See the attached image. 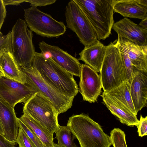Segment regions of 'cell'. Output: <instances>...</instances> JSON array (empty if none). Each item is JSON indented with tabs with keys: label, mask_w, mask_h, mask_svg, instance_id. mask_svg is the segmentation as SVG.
Instances as JSON below:
<instances>
[{
	"label": "cell",
	"mask_w": 147,
	"mask_h": 147,
	"mask_svg": "<svg viewBox=\"0 0 147 147\" xmlns=\"http://www.w3.org/2000/svg\"><path fill=\"white\" fill-rule=\"evenodd\" d=\"M31 66L35 69L43 80L61 94L75 97L78 92L73 76L54 61L45 58L41 52H36Z\"/></svg>",
	"instance_id": "6da1fadb"
},
{
	"label": "cell",
	"mask_w": 147,
	"mask_h": 147,
	"mask_svg": "<svg viewBox=\"0 0 147 147\" xmlns=\"http://www.w3.org/2000/svg\"><path fill=\"white\" fill-rule=\"evenodd\" d=\"M67 126L78 140L80 147H110V136L105 133L101 126L82 113L69 117Z\"/></svg>",
	"instance_id": "7a4b0ae2"
},
{
	"label": "cell",
	"mask_w": 147,
	"mask_h": 147,
	"mask_svg": "<svg viewBox=\"0 0 147 147\" xmlns=\"http://www.w3.org/2000/svg\"><path fill=\"white\" fill-rule=\"evenodd\" d=\"M84 13L96 34L98 40H105L111 34L114 22L115 0H74Z\"/></svg>",
	"instance_id": "3957f363"
},
{
	"label": "cell",
	"mask_w": 147,
	"mask_h": 147,
	"mask_svg": "<svg viewBox=\"0 0 147 147\" xmlns=\"http://www.w3.org/2000/svg\"><path fill=\"white\" fill-rule=\"evenodd\" d=\"M11 52L19 67L30 66L36 52L32 42V32L25 20L18 19L11 31Z\"/></svg>",
	"instance_id": "277c9868"
},
{
	"label": "cell",
	"mask_w": 147,
	"mask_h": 147,
	"mask_svg": "<svg viewBox=\"0 0 147 147\" xmlns=\"http://www.w3.org/2000/svg\"><path fill=\"white\" fill-rule=\"evenodd\" d=\"M25 78V82L49 100L59 114L63 113L72 105L75 97L65 96L46 82L38 71L31 66L20 67Z\"/></svg>",
	"instance_id": "5b68a950"
},
{
	"label": "cell",
	"mask_w": 147,
	"mask_h": 147,
	"mask_svg": "<svg viewBox=\"0 0 147 147\" xmlns=\"http://www.w3.org/2000/svg\"><path fill=\"white\" fill-rule=\"evenodd\" d=\"M104 58L100 71L103 92L110 91L126 81L119 51L113 42L106 46Z\"/></svg>",
	"instance_id": "8992f818"
},
{
	"label": "cell",
	"mask_w": 147,
	"mask_h": 147,
	"mask_svg": "<svg viewBox=\"0 0 147 147\" xmlns=\"http://www.w3.org/2000/svg\"><path fill=\"white\" fill-rule=\"evenodd\" d=\"M23 112L26 113L53 134L59 128V113L51 102L38 92L24 104Z\"/></svg>",
	"instance_id": "52a82bcc"
},
{
	"label": "cell",
	"mask_w": 147,
	"mask_h": 147,
	"mask_svg": "<svg viewBox=\"0 0 147 147\" xmlns=\"http://www.w3.org/2000/svg\"><path fill=\"white\" fill-rule=\"evenodd\" d=\"M24 11L27 26L37 34L48 38L58 37L65 32L66 27L63 22L56 20L36 7L32 6Z\"/></svg>",
	"instance_id": "ba28073f"
},
{
	"label": "cell",
	"mask_w": 147,
	"mask_h": 147,
	"mask_svg": "<svg viewBox=\"0 0 147 147\" xmlns=\"http://www.w3.org/2000/svg\"><path fill=\"white\" fill-rule=\"evenodd\" d=\"M65 16L67 27L76 34L84 47L98 41L91 24L74 0H70L66 6Z\"/></svg>",
	"instance_id": "9c48e42d"
},
{
	"label": "cell",
	"mask_w": 147,
	"mask_h": 147,
	"mask_svg": "<svg viewBox=\"0 0 147 147\" xmlns=\"http://www.w3.org/2000/svg\"><path fill=\"white\" fill-rule=\"evenodd\" d=\"M37 92L26 83H20L4 77L0 78V98L13 108L18 103L25 104Z\"/></svg>",
	"instance_id": "30bf717a"
},
{
	"label": "cell",
	"mask_w": 147,
	"mask_h": 147,
	"mask_svg": "<svg viewBox=\"0 0 147 147\" xmlns=\"http://www.w3.org/2000/svg\"><path fill=\"white\" fill-rule=\"evenodd\" d=\"M80 78V92L83 100L91 103L95 102L102 92L100 75L90 67L82 64Z\"/></svg>",
	"instance_id": "8fae6325"
},
{
	"label": "cell",
	"mask_w": 147,
	"mask_h": 147,
	"mask_svg": "<svg viewBox=\"0 0 147 147\" xmlns=\"http://www.w3.org/2000/svg\"><path fill=\"white\" fill-rule=\"evenodd\" d=\"M41 52L48 53L52 60L73 76L80 77L82 64L79 60L59 47L49 45L44 41L38 44Z\"/></svg>",
	"instance_id": "7c38bea8"
},
{
	"label": "cell",
	"mask_w": 147,
	"mask_h": 147,
	"mask_svg": "<svg viewBox=\"0 0 147 147\" xmlns=\"http://www.w3.org/2000/svg\"><path fill=\"white\" fill-rule=\"evenodd\" d=\"M112 28L118 38L127 39L139 46L147 45V30L127 18L114 23Z\"/></svg>",
	"instance_id": "4fadbf2b"
},
{
	"label": "cell",
	"mask_w": 147,
	"mask_h": 147,
	"mask_svg": "<svg viewBox=\"0 0 147 147\" xmlns=\"http://www.w3.org/2000/svg\"><path fill=\"white\" fill-rule=\"evenodd\" d=\"M132 78L128 82L130 92L136 113L147 106V72L137 69L133 66Z\"/></svg>",
	"instance_id": "5bb4252c"
},
{
	"label": "cell",
	"mask_w": 147,
	"mask_h": 147,
	"mask_svg": "<svg viewBox=\"0 0 147 147\" xmlns=\"http://www.w3.org/2000/svg\"><path fill=\"white\" fill-rule=\"evenodd\" d=\"M18 119L14 108L0 98V120L4 132L3 136L11 142H15L18 133Z\"/></svg>",
	"instance_id": "9a60e30c"
},
{
	"label": "cell",
	"mask_w": 147,
	"mask_h": 147,
	"mask_svg": "<svg viewBox=\"0 0 147 147\" xmlns=\"http://www.w3.org/2000/svg\"><path fill=\"white\" fill-rule=\"evenodd\" d=\"M113 9L125 18L142 20L147 18V0H115Z\"/></svg>",
	"instance_id": "2e32d148"
},
{
	"label": "cell",
	"mask_w": 147,
	"mask_h": 147,
	"mask_svg": "<svg viewBox=\"0 0 147 147\" xmlns=\"http://www.w3.org/2000/svg\"><path fill=\"white\" fill-rule=\"evenodd\" d=\"M101 96L106 107L121 123L130 127H137L139 120L136 115L130 111L121 102L104 92Z\"/></svg>",
	"instance_id": "e0dca14e"
},
{
	"label": "cell",
	"mask_w": 147,
	"mask_h": 147,
	"mask_svg": "<svg viewBox=\"0 0 147 147\" xmlns=\"http://www.w3.org/2000/svg\"><path fill=\"white\" fill-rule=\"evenodd\" d=\"M116 40L127 54L133 66L138 70L147 72V45L139 46L124 38H118Z\"/></svg>",
	"instance_id": "ac0fdd59"
},
{
	"label": "cell",
	"mask_w": 147,
	"mask_h": 147,
	"mask_svg": "<svg viewBox=\"0 0 147 147\" xmlns=\"http://www.w3.org/2000/svg\"><path fill=\"white\" fill-rule=\"evenodd\" d=\"M106 47L100 40L87 47L79 53V59L93 69L100 71L104 58Z\"/></svg>",
	"instance_id": "d6986e66"
},
{
	"label": "cell",
	"mask_w": 147,
	"mask_h": 147,
	"mask_svg": "<svg viewBox=\"0 0 147 147\" xmlns=\"http://www.w3.org/2000/svg\"><path fill=\"white\" fill-rule=\"evenodd\" d=\"M0 66L4 77L18 82H25L24 75L9 51L4 53L0 58Z\"/></svg>",
	"instance_id": "ffe728a7"
},
{
	"label": "cell",
	"mask_w": 147,
	"mask_h": 147,
	"mask_svg": "<svg viewBox=\"0 0 147 147\" xmlns=\"http://www.w3.org/2000/svg\"><path fill=\"white\" fill-rule=\"evenodd\" d=\"M23 114L19 119L27 127L32 130L41 141L45 147H51L54 143L53 134L27 113Z\"/></svg>",
	"instance_id": "44dd1931"
},
{
	"label": "cell",
	"mask_w": 147,
	"mask_h": 147,
	"mask_svg": "<svg viewBox=\"0 0 147 147\" xmlns=\"http://www.w3.org/2000/svg\"><path fill=\"white\" fill-rule=\"evenodd\" d=\"M104 92L115 98L130 111L136 115H137L130 94L129 84L127 81L124 82L110 91Z\"/></svg>",
	"instance_id": "7402d4cb"
},
{
	"label": "cell",
	"mask_w": 147,
	"mask_h": 147,
	"mask_svg": "<svg viewBox=\"0 0 147 147\" xmlns=\"http://www.w3.org/2000/svg\"><path fill=\"white\" fill-rule=\"evenodd\" d=\"M58 144L64 147H77L74 142L76 138L69 128L67 126H60L59 129L55 132Z\"/></svg>",
	"instance_id": "603a6c76"
},
{
	"label": "cell",
	"mask_w": 147,
	"mask_h": 147,
	"mask_svg": "<svg viewBox=\"0 0 147 147\" xmlns=\"http://www.w3.org/2000/svg\"><path fill=\"white\" fill-rule=\"evenodd\" d=\"M113 42L119 51L126 80L129 82L133 76V66L127 54L116 40Z\"/></svg>",
	"instance_id": "cb8c5ba5"
},
{
	"label": "cell",
	"mask_w": 147,
	"mask_h": 147,
	"mask_svg": "<svg viewBox=\"0 0 147 147\" xmlns=\"http://www.w3.org/2000/svg\"><path fill=\"white\" fill-rule=\"evenodd\" d=\"M15 142L18 144L19 147H36L24 130L20 127Z\"/></svg>",
	"instance_id": "d4e9b609"
},
{
	"label": "cell",
	"mask_w": 147,
	"mask_h": 147,
	"mask_svg": "<svg viewBox=\"0 0 147 147\" xmlns=\"http://www.w3.org/2000/svg\"><path fill=\"white\" fill-rule=\"evenodd\" d=\"M11 32L10 31L0 39V58L5 52L11 51ZM0 70L3 73L0 66Z\"/></svg>",
	"instance_id": "484cf974"
},
{
	"label": "cell",
	"mask_w": 147,
	"mask_h": 147,
	"mask_svg": "<svg viewBox=\"0 0 147 147\" xmlns=\"http://www.w3.org/2000/svg\"><path fill=\"white\" fill-rule=\"evenodd\" d=\"M19 127L24 130L29 138L35 144L36 147H45L44 145L34 132L30 129L27 127L19 119Z\"/></svg>",
	"instance_id": "4316f807"
},
{
	"label": "cell",
	"mask_w": 147,
	"mask_h": 147,
	"mask_svg": "<svg viewBox=\"0 0 147 147\" xmlns=\"http://www.w3.org/2000/svg\"><path fill=\"white\" fill-rule=\"evenodd\" d=\"M138 136L142 137L147 135V117H144L141 115L137 127Z\"/></svg>",
	"instance_id": "83f0119b"
},
{
	"label": "cell",
	"mask_w": 147,
	"mask_h": 147,
	"mask_svg": "<svg viewBox=\"0 0 147 147\" xmlns=\"http://www.w3.org/2000/svg\"><path fill=\"white\" fill-rule=\"evenodd\" d=\"M56 0H26V2L30 3V5L36 7L45 6L52 4L55 3Z\"/></svg>",
	"instance_id": "f1b7e54d"
},
{
	"label": "cell",
	"mask_w": 147,
	"mask_h": 147,
	"mask_svg": "<svg viewBox=\"0 0 147 147\" xmlns=\"http://www.w3.org/2000/svg\"><path fill=\"white\" fill-rule=\"evenodd\" d=\"M5 6L3 0H0V31L6 16Z\"/></svg>",
	"instance_id": "f546056e"
},
{
	"label": "cell",
	"mask_w": 147,
	"mask_h": 147,
	"mask_svg": "<svg viewBox=\"0 0 147 147\" xmlns=\"http://www.w3.org/2000/svg\"><path fill=\"white\" fill-rule=\"evenodd\" d=\"M15 142H11L0 134V147H15Z\"/></svg>",
	"instance_id": "4dcf8cb0"
},
{
	"label": "cell",
	"mask_w": 147,
	"mask_h": 147,
	"mask_svg": "<svg viewBox=\"0 0 147 147\" xmlns=\"http://www.w3.org/2000/svg\"><path fill=\"white\" fill-rule=\"evenodd\" d=\"M3 1L6 6L8 5H18L26 2V0H3Z\"/></svg>",
	"instance_id": "1f68e13d"
},
{
	"label": "cell",
	"mask_w": 147,
	"mask_h": 147,
	"mask_svg": "<svg viewBox=\"0 0 147 147\" xmlns=\"http://www.w3.org/2000/svg\"><path fill=\"white\" fill-rule=\"evenodd\" d=\"M138 25L142 28L147 30V18L142 20Z\"/></svg>",
	"instance_id": "d6a6232c"
},
{
	"label": "cell",
	"mask_w": 147,
	"mask_h": 147,
	"mask_svg": "<svg viewBox=\"0 0 147 147\" xmlns=\"http://www.w3.org/2000/svg\"><path fill=\"white\" fill-rule=\"evenodd\" d=\"M0 134L4 135V132L3 127L0 120Z\"/></svg>",
	"instance_id": "836d02e7"
},
{
	"label": "cell",
	"mask_w": 147,
	"mask_h": 147,
	"mask_svg": "<svg viewBox=\"0 0 147 147\" xmlns=\"http://www.w3.org/2000/svg\"><path fill=\"white\" fill-rule=\"evenodd\" d=\"M51 147H64L63 146L54 143L53 146Z\"/></svg>",
	"instance_id": "e575fe53"
},
{
	"label": "cell",
	"mask_w": 147,
	"mask_h": 147,
	"mask_svg": "<svg viewBox=\"0 0 147 147\" xmlns=\"http://www.w3.org/2000/svg\"><path fill=\"white\" fill-rule=\"evenodd\" d=\"M2 77H4L3 73L0 70V78Z\"/></svg>",
	"instance_id": "d590c367"
},
{
	"label": "cell",
	"mask_w": 147,
	"mask_h": 147,
	"mask_svg": "<svg viewBox=\"0 0 147 147\" xmlns=\"http://www.w3.org/2000/svg\"><path fill=\"white\" fill-rule=\"evenodd\" d=\"M2 32H1V31H0V39L2 38L4 36Z\"/></svg>",
	"instance_id": "8d00e7d4"
},
{
	"label": "cell",
	"mask_w": 147,
	"mask_h": 147,
	"mask_svg": "<svg viewBox=\"0 0 147 147\" xmlns=\"http://www.w3.org/2000/svg\"></svg>",
	"instance_id": "74e56055"
}]
</instances>
